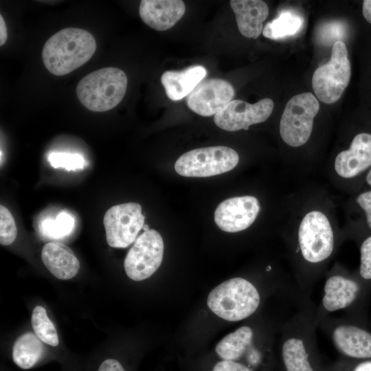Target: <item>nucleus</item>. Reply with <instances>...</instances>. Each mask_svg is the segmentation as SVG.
Returning a JSON list of instances; mask_svg holds the SVG:
<instances>
[{"label": "nucleus", "instance_id": "23", "mask_svg": "<svg viewBox=\"0 0 371 371\" xmlns=\"http://www.w3.org/2000/svg\"><path fill=\"white\" fill-rule=\"evenodd\" d=\"M282 358L286 371H314L302 339L286 340L282 346Z\"/></svg>", "mask_w": 371, "mask_h": 371}, {"label": "nucleus", "instance_id": "8", "mask_svg": "<svg viewBox=\"0 0 371 371\" xmlns=\"http://www.w3.org/2000/svg\"><path fill=\"white\" fill-rule=\"evenodd\" d=\"M164 249L163 238L157 231L144 232L135 240L124 259L127 276L135 281L150 277L161 265Z\"/></svg>", "mask_w": 371, "mask_h": 371}, {"label": "nucleus", "instance_id": "25", "mask_svg": "<svg viewBox=\"0 0 371 371\" xmlns=\"http://www.w3.org/2000/svg\"><path fill=\"white\" fill-rule=\"evenodd\" d=\"M74 227V218L66 212H60L55 219L47 218L39 225L41 234L52 239H58L69 235Z\"/></svg>", "mask_w": 371, "mask_h": 371}, {"label": "nucleus", "instance_id": "28", "mask_svg": "<svg viewBox=\"0 0 371 371\" xmlns=\"http://www.w3.org/2000/svg\"><path fill=\"white\" fill-rule=\"evenodd\" d=\"M344 27L341 23L333 22L325 24L319 30V37L325 43H333L337 40L340 41L344 37L345 30ZM323 41V42H324Z\"/></svg>", "mask_w": 371, "mask_h": 371}, {"label": "nucleus", "instance_id": "36", "mask_svg": "<svg viewBox=\"0 0 371 371\" xmlns=\"http://www.w3.org/2000/svg\"><path fill=\"white\" fill-rule=\"evenodd\" d=\"M142 229L144 230V232L148 231V230L150 229L148 225H144L143 226V228H142Z\"/></svg>", "mask_w": 371, "mask_h": 371}, {"label": "nucleus", "instance_id": "24", "mask_svg": "<svg viewBox=\"0 0 371 371\" xmlns=\"http://www.w3.org/2000/svg\"><path fill=\"white\" fill-rule=\"evenodd\" d=\"M31 322L36 335L43 342L54 347L59 344L56 329L44 307L36 306L34 308Z\"/></svg>", "mask_w": 371, "mask_h": 371}, {"label": "nucleus", "instance_id": "6", "mask_svg": "<svg viewBox=\"0 0 371 371\" xmlns=\"http://www.w3.org/2000/svg\"><path fill=\"white\" fill-rule=\"evenodd\" d=\"M319 110V102L311 93L293 96L286 103L280 122V134L283 141L293 147L306 143Z\"/></svg>", "mask_w": 371, "mask_h": 371}, {"label": "nucleus", "instance_id": "35", "mask_svg": "<svg viewBox=\"0 0 371 371\" xmlns=\"http://www.w3.org/2000/svg\"><path fill=\"white\" fill-rule=\"evenodd\" d=\"M366 181L370 186H371V168L368 171V173L366 176Z\"/></svg>", "mask_w": 371, "mask_h": 371}, {"label": "nucleus", "instance_id": "4", "mask_svg": "<svg viewBox=\"0 0 371 371\" xmlns=\"http://www.w3.org/2000/svg\"><path fill=\"white\" fill-rule=\"evenodd\" d=\"M350 76V63L346 44L337 41L333 45L330 60L314 71L312 87L320 101L333 104L341 96Z\"/></svg>", "mask_w": 371, "mask_h": 371}, {"label": "nucleus", "instance_id": "2", "mask_svg": "<svg viewBox=\"0 0 371 371\" xmlns=\"http://www.w3.org/2000/svg\"><path fill=\"white\" fill-rule=\"evenodd\" d=\"M127 85V76L122 69L105 67L82 78L76 91L80 102L85 107L94 112H104L122 101Z\"/></svg>", "mask_w": 371, "mask_h": 371}, {"label": "nucleus", "instance_id": "9", "mask_svg": "<svg viewBox=\"0 0 371 371\" xmlns=\"http://www.w3.org/2000/svg\"><path fill=\"white\" fill-rule=\"evenodd\" d=\"M142 206L135 202L116 205L105 213L103 223L108 245L125 248L132 244L144 225Z\"/></svg>", "mask_w": 371, "mask_h": 371}, {"label": "nucleus", "instance_id": "31", "mask_svg": "<svg viewBox=\"0 0 371 371\" xmlns=\"http://www.w3.org/2000/svg\"><path fill=\"white\" fill-rule=\"evenodd\" d=\"M357 202L365 211L368 225L371 228V191L361 194L357 197Z\"/></svg>", "mask_w": 371, "mask_h": 371}, {"label": "nucleus", "instance_id": "26", "mask_svg": "<svg viewBox=\"0 0 371 371\" xmlns=\"http://www.w3.org/2000/svg\"><path fill=\"white\" fill-rule=\"evenodd\" d=\"M48 161L55 168H63L67 170L83 169L85 160L79 154L54 152L49 154Z\"/></svg>", "mask_w": 371, "mask_h": 371}, {"label": "nucleus", "instance_id": "30", "mask_svg": "<svg viewBox=\"0 0 371 371\" xmlns=\"http://www.w3.org/2000/svg\"><path fill=\"white\" fill-rule=\"evenodd\" d=\"M209 371H251L245 364L234 361L219 359L212 363Z\"/></svg>", "mask_w": 371, "mask_h": 371}, {"label": "nucleus", "instance_id": "1", "mask_svg": "<svg viewBox=\"0 0 371 371\" xmlns=\"http://www.w3.org/2000/svg\"><path fill=\"white\" fill-rule=\"evenodd\" d=\"M95 50L96 41L90 32L68 27L58 31L45 42L42 59L50 73L63 76L86 63Z\"/></svg>", "mask_w": 371, "mask_h": 371}, {"label": "nucleus", "instance_id": "29", "mask_svg": "<svg viewBox=\"0 0 371 371\" xmlns=\"http://www.w3.org/2000/svg\"><path fill=\"white\" fill-rule=\"evenodd\" d=\"M361 276L366 280L371 279V236L366 239L361 246Z\"/></svg>", "mask_w": 371, "mask_h": 371}, {"label": "nucleus", "instance_id": "20", "mask_svg": "<svg viewBox=\"0 0 371 371\" xmlns=\"http://www.w3.org/2000/svg\"><path fill=\"white\" fill-rule=\"evenodd\" d=\"M47 355L43 341L32 333H25L14 341L12 350L13 362L20 368H32Z\"/></svg>", "mask_w": 371, "mask_h": 371}, {"label": "nucleus", "instance_id": "10", "mask_svg": "<svg viewBox=\"0 0 371 371\" xmlns=\"http://www.w3.org/2000/svg\"><path fill=\"white\" fill-rule=\"evenodd\" d=\"M274 104L271 99L264 98L255 104L240 100H232L214 117L217 126L227 131L248 130L249 126L263 122L271 115Z\"/></svg>", "mask_w": 371, "mask_h": 371}, {"label": "nucleus", "instance_id": "16", "mask_svg": "<svg viewBox=\"0 0 371 371\" xmlns=\"http://www.w3.org/2000/svg\"><path fill=\"white\" fill-rule=\"evenodd\" d=\"M41 259L49 271L60 280H69L79 271L80 262L72 250L59 242L45 244Z\"/></svg>", "mask_w": 371, "mask_h": 371}, {"label": "nucleus", "instance_id": "11", "mask_svg": "<svg viewBox=\"0 0 371 371\" xmlns=\"http://www.w3.org/2000/svg\"><path fill=\"white\" fill-rule=\"evenodd\" d=\"M234 94L233 86L227 80L209 79L200 82L188 95L187 104L200 115H215L227 106Z\"/></svg>", "mask_w": 371, "mask_h": 371}, {"label": "nucleus", "instance_id": "22", "mask_svg": "<svg viewBox=\"0 0 371 371\" xmlns=\"http://www.w3.org/2000/svg\"><path fill=\"white\" fill-rule=\"evenodd\" d=\"M303 23L300 15L292 11H284L263 27L262 34L270 39L293 36L301 30Z\"/></svg>", "mask_w": 371, "mask_h": 371}, {"label": "nucleus", "instance_id": "15", "mask_svg": "<svg viewBox=\"0 0 371 371\" xmlns=\"http://www.w3.org/2000/svg\"><path fill=\"white\" fill-rule=\"evenodd\" d=\"M229 3L240 34L247 38H258L269 15L267 4L261 0H231Z\"/></svg>", "mask_w": 371, "mask_h": 371}, {"label": "nucleus", "instance_id": "3", "mask_svg": "<svg viewBox=\"0 0 371 371\" xmlns=\"http://www.w3.org/2000/svg\"><path fill=\"white\" fill-rule=\"evenodd\" d=\"M207 304L217 316L229 322L248 317L258 308L260 295L256 287L241 278L227 280L212 289Z\"/></svg>", "mask_w": 371, "mask_h": 371}, {"label": "nucleus", "instance_id": "18", "mask_svg": "<svg viewBox=\"0 0 371 371\" xmlns=\"http://www.w3.org/2000/svg\"><path fill=\"white\" fill-rule=\"evenodd\" d=\"M333 339L337 349L349 357L371 358V334L360 328L339 326L333 330Z\"/></svg>", "mask_w": 371, "mask_h": 371}, {"label": "nucleus", "instance_id": "21", "mask_svg": "<svg viewBox=\"0 0 371 371\" xmlns=\"http://www.w3.org/2000/svg\"><path fill=\"white\" fill-rule=\"evenodd\" d=\"M252 338V329L241 326L227 335L216 344V355L221 359L240 362L245 357H248L247 351Z\"/></svg>", "mask_w": 371, "mask_h": 371}, {"label": "nucleus", "instance_id": "27", "mask_svg": "<svg viewBox=\"0 0 371 371\" xmlns=\"http://www.w3.org/2000/svg\"><path fill=\"white\" fill-rule=\"evenodd\" d=\"M17 236V229L11 212L5 206L0 205V243L9 245Z\"/></svg>", "mask_w": 371, "mask_h": 371}, {"label": "nucleus", "instance_id": "7", "mask_svg": "<svg viewBox=\"0 0 371 371\" xmlns=\"http://www.w3.org/2000/svg\"><path fill=\"white\" fill-rule=\"evenodd\" d=\"M301 253L306 260L320 262L328 258L334 247L333 232L328 218L312 211L302 220L298 231Z\"/></svg>", "mask_w": 371, "mask_h": 371}, {"label": "nucleus", "instance_id": "17", "mask_svg": "<svg viewBox=\"0 0 371 371\" xmlns=\"http://www.w3.org/2000/svg\"><path fill=\"white\" fill-rule=\"evenodd\" d=\"M207 71L201 65H194L182 71H166L161 82L167 96L173 101L188 96L205 77Z\"/></svg>", "mask_w": 371, "mask_h": 371}, {"label": "nucleus", "instance_id": "5", "mask_svg": "<svg viewBox=\"0 0 371 371\" xmlns=\"http://www.w3.org/2000/svg\"><path fill=\"white\" fill-rule=\"evenodd\" d=\"M238 161V153L229 147H204L181 155L175 164V169L183 177H208L232 170Z\"/></svg>", "mask_w": 371, "mask_h": 371}, {"label": "nucleus", "instance_id": "12", "mask_svg": "<svg viewBox=\"0 0 371 371\" xmlns=\"http://www.w3.org/2000/svg\"><path fill=\"white\" fill-rule=\"evenodd\" d=\"M260 208L259 201L254 196L229 198L217 206L214 212V221L224 232H238L252 225Z\"/></svg>", "mask_w": 371, "mask_h": 371}, {"label": "nucleus", "instance_id": "13", "mask_svg": "<svg viewBox=\"0 0 371 371\" xmlns=\"http://www.w3.org/2000/svg\"><path fill=\"white\" fill-rule=\"evenodd\" d=\"M185 12V3L181 0H142L139 8L142 20L158 31L172 27Z\"/></svg>", "mask_w": 371, "mask_h": 371}, {"label": "nucleus", "instance_id": "14", "mask_svg": "<svg viewBox=\"0 0 371 371\" xmlns=\"http://www.w3.org/2000/svg\"><path fill=\"white\" fill-rule=\"evenodd\" d=\"M371 166V134L357 135L348 150L340 152L335 160V170L341 177L352 178Z\"/></svg>", "mask_w": 371, "mask_h": 371}, {"label": "nucleus", "instance_id": "32", "mask_svg": "<svg viewBox=\"0 0 371 371\" xmlns=\"http://www.w3.org/2000/svg\"><path fill=\"white\" fill-rule=\"evenodd\" d=\"M8 37V31L2 15H0V45H3Z\"/></svg>", "mask_w": 371, "mask_h": 371}, {"label": "nucleus", "instance_id": "19", "mask_svg": "<svg viewBox=\"0 0 371 371\" xmlns=\"http://www.w3.org/2000/svg\"><path fill=\"white\" fill-rule=\"evenodd\" d=\"M358 291L359 286L355 281L340 276H331L324 285L323 306L328 311L344 308L352 303Z\"/></svg>", "mask_w": 371, "mask_h": 371}, {"label": "nucleus", "instance_id": "34", "mask_svg": "<svg viewBox=\"0 0 371 371\" xmlns=\"http://www.w3.org/2000/svg\"><path fill=\"white\" fill-rule=\"evenodd\" d=\"M352 371H371V361H365L357 364Z\"/></svg>", "mask_w": 371, "mask_h": 371}, {"label": "nucleus", "instance_id": "33", "mask_svg": "<svg viewBox=\"0 0 371 371\" xmlns=\"http://www.w3.org/2000/svg\"><path fill=\"white\" fill-rule=\"evenodd\" d=\"M362 12L366 21L371 23V0L363 1Z\"/></svg>", "mask_w": 371, "mask_h": 371}]
</instances>
